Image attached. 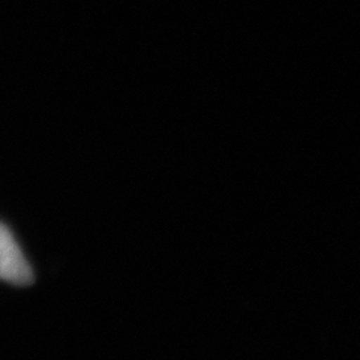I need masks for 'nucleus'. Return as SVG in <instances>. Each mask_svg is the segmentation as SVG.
<instances>
[{
	"label": "nucleus",
	"instance_id": "f257e3e1",
	"mask_svg": "<svg viewBox=\"0 0 360 360\" xmlns=\"http://www.w3.org/2000/svg\"><path fill=\"white\" fill-rule=\"evenodd\" d=\"M0 279L14 285L33 283V270L15 238L0 222Z\"/></svg>",
	"mask_w": 360,
	"mask_h": 360
}]
</instances>
